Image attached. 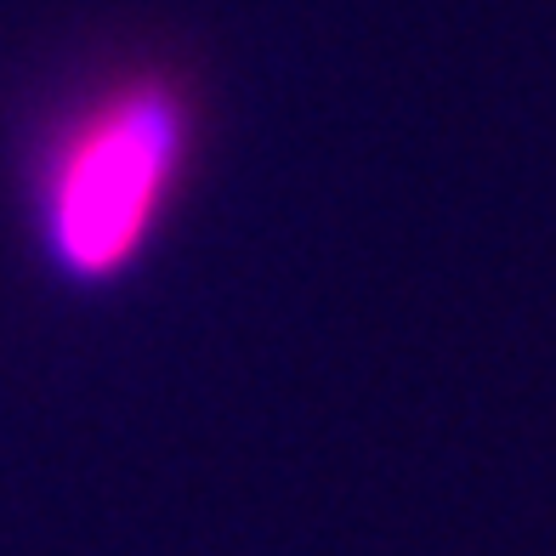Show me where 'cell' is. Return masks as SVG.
<instances>
[{
  "instance_id": "cell-1",
  "label": "cell",
  "mask_w": 556,
  "mask_h": 556,
  "mask_svg": "<svg viewBox=\"0 0 556 556\" xmlns=\"http://www.w3.org/2000/svg\"><path fill=\"white\" fill-rule=\"evenodd\" d=\"M193 148L176 74L137 68L86 97L35 165V227L68 285H109L160 233Z\"/></svg>"
}]
</instances>
